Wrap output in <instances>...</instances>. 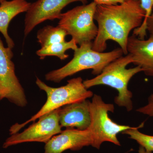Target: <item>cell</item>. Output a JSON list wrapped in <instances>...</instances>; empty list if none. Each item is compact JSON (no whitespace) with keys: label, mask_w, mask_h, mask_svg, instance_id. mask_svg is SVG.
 <instances>
[{"label":"cell","mask_w":153,"mask_h":153,"mask_svg":"<svg viewBox=\"0 0 153 153\" xmlns=\"http://www.w3.org/2000/svg\"><path fill=\"white\" fill-rule=\"evenodd\" d=\"M152 94V95H153V94Z\"/></svg>","instance_id":"23"},{"label":"cell","mask_w":153,"mask_h":153,"mask_svg":"<svg viewBox=\"0 0 153 153\" xmlns=\"http://www.w3.org/2000/svg\"><path fill=\"white\" fill-rule=\"evenodd\" d=\"M77 44L73 39L70 41H64L57 44H52L47 47H41L36 52V54L41 59H44L47 56H55L61 60L67 59L69 55L66 53L68 49L76 50Z\"/></svg>","instance_id":"15"},{"label":"cell","mask_w":153,"mask_h":153,"mask_svg":"<svg viewBox=\"0 0 153 153\" xmlns=\"http://www.w3.org/2000/svg\"><path fill=\"white\" fill-rule=\"evenodd\" d=\"M146 27L147 32H149L150 35H153V7L151 15L146 22Z\"/></svg>","instance_id":"20"},{"label":"cell","mask_w":153,"mask_h":153,"mask_svg":"<svg viewBox=\"0 0 153 153\" xmlns=\"http://www.w3.org/2000/svg\"><path fill=\"white\" fill-rule=\"evenodd\" d=\"M137 112L143 114L153 117V95L150 96L148 99V103L146 105L142 107L137 109Z\"/></svg>","instance_id":"18"},{"label":"cell","mask_w":153,"mask_h":153,"mask_svg":"<svg viewBox=\"0 0 153 153\" xmlns=\"http://www.w3.org/2000/svg\"><path fill=\"white\" fill-rule=\"evenodd\" d=\"M127 51L133 63L142 68L146 75L153 76V35L143 40L133 35L129 36Z\"/></svg>","instance_id":"12"},{"label":"cell","mask_w":153,"mask_h":153,"mask_svg":"<svg viewBox=\"0 0 153 153\" xmlns=\"http://www.w3.org/2000/svg\"><path fill=\"white\" fill-rule=\"evenodd\" d=\"M94 136L89 128L85 130L66 129L52 137L45 145L44 153H62L67 150L77 151L93 145Z\"/></svg>","instance_id":"10"},{"label":"cell","mask_w":153,"mask_h":153,"mask_svg":"<svg viewBox=\"0 0 153 153\" xmlns=\"http://www.w3.org/2000/svg\"><path fill=\"white\" fill-rule=\"evenodd\" d=\"M76 1L81 2L85 4L87 0H38L31 3L25 16V38L36 26L42 22L60 19L63 9L69 4Z\"/></svg>","instance_id":"9"},{"label":"cell","mask_w":153,"mask_h":153,"mask_svg":"<svg viewBox=\"0 0 153 153\" xmlns=\"http://www.w3.org/2000/svg\"><path fill=\"white\" fill-rule=\"evenodd\" d=\"M31 4L26 0H5L0 4V32L11 49L13 48L15 43L8 33L10 22L17 15L27 12Z\"/></svg>","instance_id":"13"},{"label":"cell","mask_w":153,"mask_h":153,"mask_svg":"<svg viewBox=\"0 0 153 153\" xmlns=\"http://www.w3.org/2000/svg\"><path fill=\"white\" fill-rule=\"evenodd\" d=\"M59 110L42 116L38 119L37 122L33 123L22 132L11 135L4 143L3 147L7 149L24 143L48 142L52 137L62 131L59 123Z\"/></svg>","instance_id":"8"},{"label":"cell","mask_w":153,"mask_h":153,"mask_svg":"<svg viewBox=\"0 0 153 153\" xmlns=\"http://www.w3.org/2000/svg\"><path fill=\"white\" fill-rule=\"evenodd\" d=\"M113 104L105 103L100 96L94 94L90 102L91 123L88 128L93 133L94 143L92 146L99 149L105 142L120 146L117 138L118 134L131 128L132 127L122 125L110 118L108 112H114Z\"/></svg>","instance_id":"5"},{"label":"cell","mask_w":153,"mask_h":153,"mask_svg":"<svg viewBox=\"0 0 153 153\" xmlns=\"http://www.w3.org/2000/svg\"><path fill=\"white\" fill-rule=\"evenodd\" d=\"M142 7L144 10L145 17L142 24L140 27L133 30V35L138 37L140 39H145L147 36V30L146 27V22L148 18L152 13L153 7V0H140Z\"/></svg>","instance_id":"17"},{"label":"cell","mask_w":153,"mask_h":153,"mask_svg":"<svg viewBox=\"0 0 153 153\" xmlns=\"http://www.w3.org/2000/svg\"><path fill=\"white\" fill-rule=\"evenodd\" d=\"M97 5H111L122 4L127 0H93Z\"/></svg>","instance_id":"19"},{"label":"cell","mask_w":153,"mask_h":153,"mask_svg":"<svg viewBox=\"0 0 153 153\" xmlns=\"http://www.w3.org/2000/svg\"><path fill=\"white\" fill-rule=\"evenodd\" d=\"M67 33L59 26L53 27L47 25L38 30L37 38L41 47L66 41Z\"/></svg>","instance_id":"14"},{"label":"cell","mask_w":153,"mask_h":153,"mask_svg":"<svg viewBox=\"0 0 153 153\" xmlns=\"http://www.w3.org/2000/svg\"><path fill=\"white\" fill-rule=\"evenodd\" d=\"M132 63L130 54L122 56L107 65L101 73L94 78L83 81V84L87 89L100 85L114 88L118 92L114 99L116 104L125 108L128 111H131L133 108L131 100L133 94L128 89V82L135 74L143 71L142 68L139 66L127 68V66Z\"/></svg>","instance_id":"2"},{"label":"cell","mask_w":153,"mask_h":153,"mask_svg":"<svg viewBox=\"0 0 153 153\" xmlns=\"http://www.w3.org/2000/svg\"><path fill=\"white\" fill-rule=\"evenodd\" d=\"M144 126L142 123L138 127H132L131 128L126 130L122 134L128 135L129 138L134 140L140 146L144 148L145 149L150 152H153V136L143 134L139 131Z\"/></svg>","instance_id":"16"},{"label":"cell","mask_w":153,"mask_h":153,"mask_svg":"<svg viewBox=\"0 0 153 153\" xmlns=\"http://www.w3.org/2000/svg\"><path fill=\"white\" fill-rule=\"evenodd\" d=\"M152 152L146 150L142 146H140L138 153H152Z\"/></svg>","instance_id":"21"},{"label":"cell","mask_w":153,"mask_h":153,"mask_svg":"<svg viewBox=\"0 0 153 153\" xmlns=\"http://www.w3.org/2000/svg\"><path fill=\"white\" fill-rule=\"evenodd\" d=\"M97 6L92 1L61 14L58 26L71 36L77 45L93 42L97 36L98 27L94 22Z\"/></svg>","instance_id":"6"},{"label":"cell","mask_w":153,"mask_h":153,"mask_svg":"<svg viewBox=\"0 0 153 153\" xmlns=\"http://www.w3.org/2000/svg\"><path fill=\"white\" fill-rule=\"evenodd\" d=\"M81 77L72 78L68 81L64 86L58 88L50 87L38 77L36 84L41 90L47 94V101L40 110L30 119L23 123H16L10 129L11 135L19 132L20 130L28 123L35 122L44 115L59 109L67 105L74 103L92 97L91 91L88 90L83 84Z\"/></svg>","instance_id":"4"},{"label":"cell","mask_w":153,"mask_h":153,"mask_svg":"<svg viewBox=\"0 0 153 153\" xmlns=\"http://www.w3.org/2000/svg\"><path fill=\"white\" fill-rule=\"evenodd\" d=\"M90 102L85 100L59 108V123L61 128L79 130L88 128L91 123Z\"/></svg>","instance_id":"11"},{"label":"cell","mask_w":153,"mask_h":153,"mask_svg":"<svg viewBox=\"0 0 153 153\" xmlns=\"http://www.w3.org/2000/svg\"><path fill=\"white\" fill-rule=\"evenodd\" d=\"M145 17L140 0H127L111 5H97L94 20L98 32L92 42V49L104 52L107 42L111 40L119 45L124 55H127L130 33L140 27Z\"/></svg>","instance_id":"1"},{"label":"cell","mask_w":153,"mask_h":153,"mask_svg":"<svg viewBox=\"0 0 153 153\" xmlns=\"http://www.w3.org/2000/svg\"><path fill=\"white\" fill-rule=\"evenodd\" d=\"M12 49L5 47L0 38V100L6 98L17 106L27 104L25 91L15 73Z\"/></svg>","instance_id":"7"},{"label":"cell","mask_w":153,"mask_h":153,"mask_svg":"<svg viewBox=\"0 0 153 153\" xmlns=\"http://www.w3.org/2000/svg\"><path fill=\"white\" fill-rule=\"evenodd\" d=\"M124 55L121 48L109 52H99L92 49V42H87L74 50L73 58L61 68L49 71L45 75L48 81L59 83L67 76L79 71L91 69L94 75H98L109 63Z\"/></svg>","instance_id":"3"},{"label":"cell","mask_w":153,"mask_h":153,"mask_svg":"<svg viewBox=\"0 0 153 153\" xmlns=\"http://www.w3.org/2000/svg\"><path fill=\"white\" fill-rule=\"evenodd\" d=\"M4 1H5V0H0V4Z\"/></svg>","instance_id":"22"}]
</instances>
